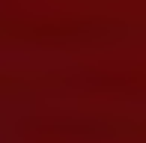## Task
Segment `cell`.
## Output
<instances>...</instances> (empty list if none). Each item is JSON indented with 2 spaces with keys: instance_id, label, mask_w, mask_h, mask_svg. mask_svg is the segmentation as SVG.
<instances>
[{
  "instance_id": "obj_1",
  "label": "cell",
  "mask_w": 146,
  "mask_h": 143,
  "mask_svg": "<svg viewBox=\"0 0 146 143\" xmlns=\"http://www.w3.org/2000/svg\"><path fill=\"white\" fill-rule=\"evenodd\" d=\"M21 131L33 140H54V143H98V140H108L113 134L102 119L75 116V113L36 116V119L24 122Z\"/></svg>"
},
{
  "instance_id": "obj_3",
  "label": "cell",
  "mask_w": 146,
  "mask_h": 143,
  "mask_svg": "<svg viewBox=\"0 0 146 143\" xmlns=\"http://www.w3.org/2000/svg\"><path fill=\"white\" fill-rule=\"evenodd\" d=\"M119 24L110 21H42L33 30H27V36L39 39V42H54V45H90V42H108V39L119 36Z\"/></svg>"
},
{
  "instance_id": "obj_2",
  "label": "cell",
  "mask_w": 146,
  "mask_h": 143,
  "mask_svg": "<svg viewBox=\"0 0 146 143\" xmlns=\"http://www.w3.org/2000/svg\"><path fill=\"white\" fill-rule=\"evenodd\" d=\"M75 87L108 95H137L146 93V66L143 63H98L72 72Z\"/></svg>"
}]
</instances>
